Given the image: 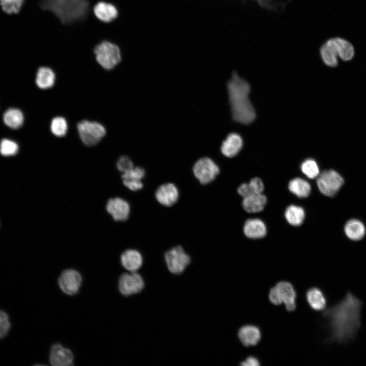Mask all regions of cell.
Returning <instances> with one entry per match:
<instances>
[{"mask_svg": "<svg viewBox=\"0 0 366 366\" xmlns=\"http://www.w3.org/2000/svg\"><path fill=\"white\" fill-rule=\"evenodd\" d=\"M362 304L361 300L348 291L342 300L324 310L322 316L329 332L326 343L346 344L354 340L361 326Z\"/></svg>", "mask_w": 366, "mask_h": 366, "instance_id": "cell-1", "label": "cell"}, {"mask_svg": "<svg viewBox=\"0 0 366 366\" xmlns=\"http://www.w3.org/2000/svg\"><path fill=\"white\" fill-rule=\"evenodd\" d=\"M227 87L233 119L244 125L252 123L256 118V112L249 99V83L234 72Z\"/></svg>", "mask_w": 366, "mask_h": 366, "instance_id": "cell-2", "label": "cell"}, {"mask_svg": "<svg viewBox=\"0 0 366 366\" xmlns=\"http://www.w3.org/2000/svg\"><path fill=\"white\" fill-rule=\"evenodd\" d=\"M40 7L52 12L65 25L84 20L89 8L88 0H41Z\"/></svg>", "mask_w": 366, "mask_h": 366, "instance_id": "cell-3", "label": "cell"}, {"mask_svg": "<svg viewBox=\"0 0 366 366\" xmlns=\"http://www.w3.org/2000/svg\"><path fill=\"white\" fill-rule=\"evenodd\" d=\"M320 54L324 64L334 67L338 65V58L349 60L354 56L352 45L341 38H333L327 40L321 47Z\"/></svg>", "mask_w": 366, "mask_h": 366, "instance_id": "cell-4", "label": "cell"}, {"mask_svg": "<svg viewBox=\"0 0 366 366\" xmlns=\"http://www.w3.org/2000/svg\"><path fill=\"white\" fill-rule=\"evenodd\" d=\"M94 52L98 64L107 70L113 69L121 60L119 47L108 40H103L98 43L95 47Z\"/></svg>", "mask_w": 366, "mask_h": 366, "instance_id": "cell-5", "label": "cell"}, {"mask_svg": "<svg viewBox=\"0 0 366 366\" xmlns=\"http://www.w3.org/2000/svg\"><path fill=\"white\" fill-rule=\"evenodd\" d=\"M77 127L81 140L87 146L97 144L105 136L106 132L102 124L87 120L80 121Z\"/></svg>", "mask_w": 366, "mask_h": 366, "instance_id": "cell-6", "label": "cell"}, {"mask_svg": "<svg viewBox=\"0 0 366 366\" xmlns=\"http://www.w3.org/2000/svg\"><path fill=\"white\" fill-rule=\"evenodd\" d=\"M344 183L342 176L332 169L323 171L317 178V185L320 192L328 197L336 195Z\"/></svg>", "mask_w": 366, "mask_h": 366, "instance_id": "cell-7", "label": "cell"}, {"mask_svg": "<svg viewBox=\"0 0 366 366\" xmlns=\"http://www.w3.org/2000/svg\"><path fill=\"white\" fill-rule=\"evenodd\" d=\"M195 177L202 185L214 181L220 173L218 165L210 158L203 157L198 159L193 167Z\"/></svg>", "mask_w": 366, "mask_h": 366, "instance_id": "cell-8", "label": "cell"}, {"mask_svg": "<svg viewBox=\"0 0 366 366\" xmlns=\"http://www.w3.org/2000/svg\"><path fill=\"white\" fill-rule=\"evenodd\" d=\"M165 261L169 270L174 274L182 272L190 264L191 258L182 247H174L165 254Z\"/></svg>", "mask_w": 366, "mask_h": 366, "instance_id": "cell-9", "label": "cell"}, {"mask_svg": "<svg viewBox=\"0 0 366 366\" xmlns=\"http://www.w3.org/2000/svg\"><path fill=\"white\" fill-rule=\"evenodd\" d=\"M144 286L141 275L136 271L124 273L118 279V287L120 293L128 296L141 291Z\"/></svg>", "mask_w": 366, "mask_h": 366, "instance_id": "cell-10", "label": "cell"}, {"mask_svg": "<svg viewBox=\"0 0 366 366\" xmlns=\"http://www.w3.org/2000/svg\"><path fill=\"white\" fill-rule=\"evenodd\" d=\"M82 276L77 270L69 268L64 270L59 276L58 284L60 290L68 295L77 294L81 286Z\"/></svg>", "mask_w": 366, "mask_h": 366, "instance_id": "cell-11", "label": "cell"}, {"mask_svg": "<svg viewBox=\"0 0 366 366\" xmlns=\"http://www.w3.org/2000/svg\"><path fill=\"white\" fill-rule=\"evenodd\" d=\"M275 286L286 310L288 312L294 311L296 309L297 292L293 285L289 281L282 280L277 282Z\"/></svg>", "mask_w": 366, "mask_h": 366, "instance_id": "cell-12", "label": "cell"}, {"mask_svg": "<svg viewBox=\"0 0 366 366\" xmlns=\"http://www.w3.org/2000/svg\"><path fill=\"white\" fill-rule=\"evenodd\" d=\"M49 360L53 366H70L73 365L74 355L70 349L56 343L51 347Z\"/></svg>", "mask_w": 366, "mask_h": 366, "instance_id": "cell-13", "label": "cell"}, {"mask_svg": "<svg viewBox=\"0 0 366 366\" xmlns=\"http://www.w3.org/2000/svg\"><path fill=\"white\" fill-rule=\"evenodd\" d=\"M179 191L173 183L168 182L160 185L155 192L157 201L162 205L170 207L177 202Z\"/></svg>", "mask_w": 366, "mask_h": 366, "instance_id": "cell-14", "label": "cell"}, {"mask_svg": "<svg viewBox=\"0 0 366 366\" xmlns=\"http://www.w3.org/2000/svg\"><path fill=\"white\" fill-rule=\"evenodd\" d=\"M238 338L246 347L257 345L262 338V331L260 327L254 324H246L239 328L237 332Z\"/></svg>", "mask_w": 366, "mask_h": 366, "instance_id": "cell-15", "label": "cell"}, {"mask_svg": "<svg viewBox=\"0 0 366 366\" xmlns=\"http://www.w3.org/2000/svg\"><path fill=\"white\" fill-rule=\"evenodd\" d=\"M106 210L114 220L124 221L129 216L130 206L124 199L115 197L108 200L106 204Z\"/></svg>", "mask_w": 366, "mask_h": 366, "instance_id": "cell-16", "label": "cell"}, {"mask_svg": "<svg viewBox=\"0 0 366 366\" xmlns=\"http://www.w3.org/2000/svg\"><path fill=\"white\" fill-rule=\"evenodd\" d=\"M145 172L140 167H134L131 169L123 173L121 178L124 185L129 190L137 191L142 189L143 184L142 179L144 177Z\"/></svg>", "mask_w": 366, "mask_h": 366, "instance_id": "cell-17", "label": "cell"}, {"mask_svg": "<svg viewBox=\"0 0 366 366\" xmlns=\"http://www.w3.org/2000/svg\"><path fill=\"white\" fill-rule=\"evenodd\" d=\"M243 146L242 137L237 133H231L227 135L221 146L222 154L227 158L237 155Z\"/></svg>", "mask_w": 366, "mask_h": 366, "instance_id": "cell-18", "label": "cell"}, {"mask_svg": "<svg viewBox=\"0 0 366 366\" xmlns=\"http://www.w3.org/2000/svg\"><path fill=\"white\" fill-rule=\"evenodd\" d=\"M306 299L309 307L315 311L325 310L326 297L322 290L318 287H311L306 292Z\"/></svg>", "mask_w": 366, "mask_h": 366, "instance_id": "cell-19", "label": "cell"}, {"mask_svg": "<svg viewBox=\"0 0 366 366\" xmlns=\"http://www.w3.org/2000/svg\"><path fill=\"white\" fill-rule=\"evenodd\" d=\"M95 16L100 21L109 23L115 20L118 15V11L113 4L101 1L94 7Z\"/></svg>", "mask_w": 366, "mask_h": 366, "instance_id": "cell-20", "label": "cell"}, {"mask_svg": "<svg viewBox=\"0 0 366 366\" xmlns=\"http://www.w3.org/2000/svg\"><path fill=\"white\" fill-rule=\"evenodd\" d=\"M120 263L124 268L130 272L136 271L142 265L141 254L135 249H128L120 256Z\"/></svg>", "mask_w": 366, "mask_h": 366, "instance_id": "cell-21", "label": "cell"}, {"mask_svg": "<svg viewBox=\"0 0 366 366\" xmlns=\"http://www.w3.org/2000/svg\"><path fill=\"white\" fill-rule=\"evenodd\" d=\"M243 232L248 238L258 239L266 235L267 229L265 224L262 220L252 219L247 220L245 222Z\"/></svg>", "mask_w": 366, "mask_h": 366, "instance_id": "cell-22", "label": "cell"}, {"mask_svg": "<svg viewBox=\"0 0 366 366\" xmlns=\"http://www.w3.org/2000/svg\"><path fill=\"white\" fill-rule=\"evenodd\" d=\"M267 202L266 196L262 193H255L243 198L242 204L243 209L249 213L262 211Z\"/></svg>", "mask_w": 366, "mask_h": 366, "instance_id": "cell-23", "label": "cell"}, {"mask_svg": "<svg viewBox=\"0 0 366 366\" xmlns=\"http://www.w3.org/2000/svg\"><path fill=\"white\" fill-rule=\"evenodd\" d=\"M55 81L53 70L48 67H41L37 72L36 83L38 87L46 89L52 87Z\"/></svg>", "mask_w": 366, "mask_h": 366, "instance_id": "cell-24", "label": "cell"}, {"mask_svg": "<svg viewBox=\"0 0 366 366\" xmlns=\"http://www.w3.org/2000/svg\"><path fill=\"white\" fill-rule=\"evenodd\" d=\"M344 232L347 237L354 241L362 239L365 236L366 230L364 224L357 219L348 221L344 227Z\"/></svg>", "mask_w": 366, "mask_h": 366, "instance_id": "cell-25", "label": "cell"}, {"mask_svg": "<svg viewBox=\"0 0 366 366\" xmlns=\"http://www.w3.org/2000/svg\"><path fill=\"white\" fill-rule=\"evenodd\" d=\"M288 189L292 194L300 198L307 197L311 191L309 182L299 177L293 178L290 181Z\"/></svg>", "mask_w": 366, "mask_h": 366, "instance_id": "cell-26", "label": "cell"}, {"mask_svg": "<svg viewBox=\"0 0 366 366\" xmlns=\"http://www.w3.org/2000/svg\"><path fill=\"white\" fill-rule=\"evenodd\" d=\"M4 122L8 127L17 129L20 128L24 122V115L21 110L16 108L8 109L3 115Z\"/></svg>", "mask_w": 366, "mask_h": 366, "instance_id": "cell-27", "label": "cell"}, {"mask_svg": "<svg viewBox=\"0 0 366 366\" xmlns=\"http://www.w3.org/2000/svg\"><path fill=\"white\" fill-rule=\"evenodd\" d=\"M285 217L287 221L294 226L301 225L305 218V211L300 206L291 205L285 210Z\"/></svg>", "mask_w": 366, "mask_h": 366, "instance_id": "cell-28", "label": "cell"}, {"mask_svg": "<svg viewBox=\"0 0 366 366\" xmlns=\"http://www.w3.org/2000/svg\"><path fill=\"white\" fill-rule=\"evenodd\" d=\"M68 125L66 119L62 116L54 117L50 123V130L57 137L64 136L68 131Z\"/></svg>", "mask_w": 366, "mask_h": 366, "instance_id": "cell-29", "label": "cell"}, {"mask_svg": "<svg viewBox=\"0 0 366 366\" xmlns=\"http://www.w3.org/2000/svg\"><path fill=\"white\" fill-rule=\"evenodd\" d=\"M300 169L302 173L308 178L314 179L320 174L319 166L313 159L305 160L301 164Z\"/></svg>", "mask_w": 366, "mask_h": 366, "instance_id": "cell-30", "label": "cell"}, {"mask_svg": "<svg viewBox=\"0 0 366 366\" xmlns=\"http://www.w3.org/2000/svg\"><path fill=\"white\" fill-rule=\"evenodd\" d=\"M25 0H0V5L3 11L8 14L18 13Z\"/></svg>", "mask_w": 366, "mask_h": 366, "instance_id": "cell-31", "label": "cell"}, {"mask_svg": "<svg viewBox=\"0 0 366 366\" xmlns=\"http://www.w3.org/2000/svg\"><path fill=\"white\" fill-rule=\"evenodd\" d=\"M18 145L15 141L4 139L0 143V153L6 157L12 156L16 155L18 151Z\"/></svg>", "mask_w": 366, "mask_h": 366, "instance_id": "cell-32", "label": "cell"}, {"mask_svg": "<svg viewBox=\"0 0 366 366\" xmlns=\"http://www.w3.org/2000/svg\"><path fill=\"white\" fill-rule=\"evenodd\" d=\"M11 324L8 315L0 310V339L4 338L8 333Z\"/></svg>", "mask_w": 366, "mask_h": 366, "instance_id": "cell-33", "label": "cell"}, {"mask_svg": "<svg viewBox=\"0 0 366 366\" xmlns=\"http://www.w3.org/2000/svg\"><path fill=\"white\" fill-rule=\"evenodd\" d=\"M116 167L119 171L124 173L133 168L134 165L130 158L126 156H122L118 159Z\"/></svg>", "mask_w": 366, "mask_h": 366, "instance_id": "cell-34", "label": "cell"}, {"mask_svg": "<svg viewBox=\"0 0 366 366\" xmlns=\"http://www.w3.org/2000/svg\"><path fill=\"white\" fill-rule=\"evenodd\" d=\"M248 185L252 194L262 193L264 189L262 180L258 177L251 179Z\"/></svg>", "mask_w": 366, "mask_h": 366, "instance_id": "cell-35", "label": "cell"}, {"mask_svg": "<svg viewBox=\"0 0 366 366\" xmlns=\"http://www.w3.org/2000/svg\"><path fill=\"white\" fill-rule=\"evenodd\" d=\"M268 299L273 305L279 306L282 304L279 291L276 286L270 288L268 293Z\"/></svg>", "mask_w": 366, "mask_h": 366, "instance_id": "cell-36", "label": "cell"}, {"mask_svg": "<svg viewBox=\"0 0 366 366\" xmlns=\"http://www.w3.org/2000/svg\"><path fill=\"white\" fill-rule=\"evenodd\" d=\"M261 364L260 360L254 355L247 356L240 363V365L242 366H259Z\"/></svg>", "mask_w": 366, "mask_h": 366, "instance_id": "cell-37", "label": "cell"}, {"mask_svg": "<svg viewBox=\"0 0 366 366\" xmlns=\"http://www.w3.org/2000/svg\"><path fill=\"white\" fill-rule=\"evenodd\" d=\"M262 8L273 10L276 9L277 6L273 0H254Z\"/></svg>", "mask_w": 366, "mask_h": 366, "instance_id": "cell-38", "label": "cell"}]
</instances>
